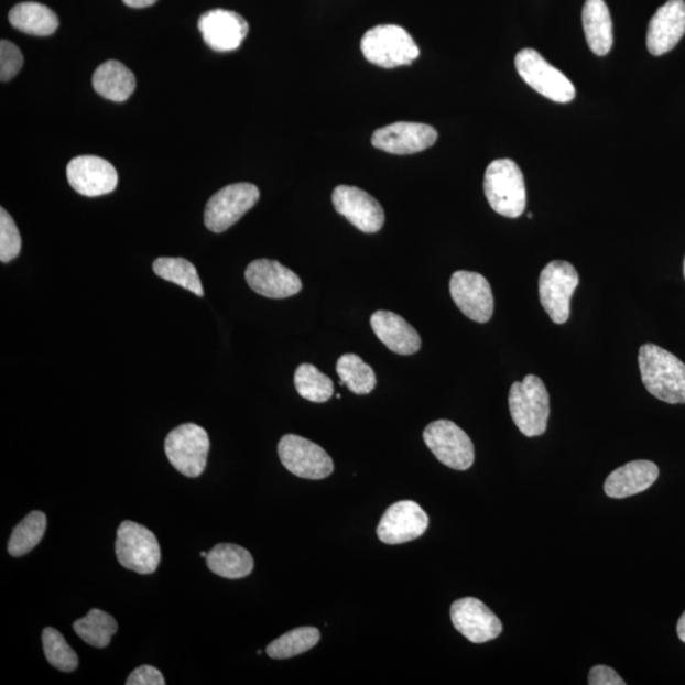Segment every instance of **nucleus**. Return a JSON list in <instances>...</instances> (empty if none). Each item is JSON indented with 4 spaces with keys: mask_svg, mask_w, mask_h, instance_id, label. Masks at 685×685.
Listing matches in <instances>:
<instances>
[{
    "mask_svg": "<svg viewBox=\"0 0 685 685\" xmlns=\"http://www.w3.org/2000/svg\"><path fill=\"white\" fill-rule=\"evenodd\" d=\"M639 366L651 395L667 404H685V365L678 357L648 342L640 348Z\"/></svg>",
    "mask_w": 685,
    "mask_h": 685,
    "instance_id": "nucleus-1",
    "label": "nucleus"
},
{
    "mask_svg": "<svg viewBox=\"0 0 685 685\" xmlns=\"http://www.w3.org/2000/svg\"><path fill=\"white\" fill-rule=\"evenodd\" d=\"M483 192L492 210L509 219L520 217L528 205L523 173L511 159H499L488 166Z\"/></svg>",
    "mask_w": 685,
    "mask_h": 685,
    "instance_id": "nucleus-2",
    "label": "nucleus"
},
{
    "mask_svg": "<svg viewBox=\"0 0 685 685\" xmlns=\"http://www.w3.org/2000/svg\"><path fill=\"white\" fill-rule=\"evenodd\" d=\"M509 411L525 437H539L547 430L550 396L545 383L534 374L514 382L509 391Z\"/></svg>",
    "mask_w": 685,
    "mask_h": 685,
    "instance_id": "nucleus-3",
    "label": "nucleus"
},
{
    "mask_svg": "<svg viewBox=\"0 0 685 685\" xmlns=\"http://www.w3.org/2000/svg\"><path fill=\"white\" fill-rule=\"evenodd\" d=\"M361 50L367 61L387 69L411 65L420 56L411 33L396 24H380L367 31Z\"/></svg>",
    "mask_w": 685,
    "mask_h": 685,
    "instance_id": "nucleus-4",
    "label": "nucleus"
},
{
    "mask_svg": "<svg viewBox=\"0 0 685 685\" xmlns=\"http://www.w3.org/2000/svg\"><path fill=\"white\" fill-rule=\"evenodd\" d=\"M116 556L124 569L153 574L161 564V546L155 534L135 522L124 521L117 531Z\"/></svg>",
    "mask_w": 685,
    "mask_h": 685,
    "instance_id": "nucleus-5",
    "label": "nucleus"
},
{
    "mask_svg": "<svg viewBox=\"0 0 685 685\" xmlns=\"http://www.w3.org/2000/svg\"><path fill=\"white\" fill-rule=\"evenodd\" d=\"M164 448L175 470L187 478H198L206 469L210 438L199 425L182 424L168 434Z\"/></svg>",
    "mask_w": 685,
    "mask_h": 685,
    "instance_id": "nucleus-6",
    "label": "nucleus"
},
{
    "mask_svg": "<svg viewBox=\"0 0 685 685\" xmlns=\"http://www.w3.org/2000/svg\"><path fill=\"white\" fill-rule=\"evenodd\" d=\"M515 68L528 85L557 104H569L576 91L565 74L548 64L536 50L524 48L515 56Z\"/></svg>",
    "mask_w": 685,
    "mask_h": 685,
    "instance_id": "nucleus-7",
    "label": "nucleus"
},
{
    "mask_svg": "<svg viewBox=\"0 0 685 685\" xmlns=\"http://www.w3.org/2000/svg\"><path fill=\"white\" fill-rule=\"evenodd\" d=\"M579 286V274L569 262L554 261L540 275V300L543 308L555 324H564L570 317V301Z\"/></svg>",
    "mask_w": 685,
    "mask_h": 685,
    "instance_id": "nucleus-8",
    "label": "nucleus"
},
{
    "mask_svg": "<svg viewBox=\"0 0 685 685\" xmlns=\"http://www.w3.org/2000/svg\"><path fill=\"white\" fill-rule=\"evenodd\" d=\"M261 192L252 183L224 187L206 205L205 225L213 232H224L255 206Z\"/></svg>",
    "mask_w": 685,
    "mask_h": 685,
    "instance_id": "nucleus-9",
    "label": "nucleus"
},
{
    "mask_svg": "<svg viewBox=\"0 0 685 685\" xmlns=\"http://www.w3.org/2000/svg\"><path fill=\"white\" fill-rule=\"evenodd\" d=\"M423 438L438 461L449 469L465 471L474 465V443L454 422L437 421L431 423L425 428Z\"/></svg>",
    "mask_w": 685,
    "mask_h": 685,
    "instance_id": "nucleus-10",
    "label": "nucleus"
},
{
    "mask_svg": "<svg viewBox=\"0 0 685 685\" xmlns=\"http://www.w3.org/2000/svg\"><path fill=\"white\" fill-rule=\"evenodd\" d=\"M279 455L282 465L301 479L323 480L334 471V463L327 450L296 434L282 437Z\"/></svg>",
    "mask_w": 685,
    "mask_h": 685,
    "instance_id": "nucleus-11",
    "label": "nucleus"
},
{
    "mask_svg": "<svg viewBox=\"0 0 685 685\" xmlns=\"http://www.w3.org/2000/svg\"><path fill=\"white\" fill-rule=\"evenodd\" d=\"M450 296L461 313L476 323H488L494 313V296L483 275L457 271L449 282Z\"/></svg>",
    "mask_w": 685,
    "mask_h": 685,
    "instance_id": "nucleus-12",
    "label": "nucleus"
},
{
    "mask_svg": "<svg viewBox=\"0 0 685 685\" xmlns=\"http://www.w3.org/2000/svg\"><path fill=\"white\" fill-rule=\"evenodd\" d=\"M69 185L79 195L99 197L111 194L119 185V174L106 159L81 155L72 159L66 168Z\"/></svg>",
    "mask_w": 685,
    "mask_h": 685,
    "instance_id": "nucleus-13",
    "label": "nucleus"
},
{
    "mask_svg": "<svg viewBox=\"0 0 685 685\" xmlns=\"http://www.w3.org/2000/svg\"><path fill=\"white\" fill-rule=\"evenodd\" d=\"M428 514L413 500L398 501L382 515L378 536L388 545H400L420 539L427 531Z\"/></svg>",
    "mask_w": 685,
    "mask_h": 685,
    "instance_id": "nucleus-14",
    "label": "nucleus"
},
{
    "mask_svg": "<svg viewBox=\"0 0 685 685\" xmlns=\"http://www.w3.org/2000/svg\"><path fill=\"white\" fill-rule=\"evenodd\" d=\"M331 199L337 213L362 232H378L385 224V213L379 200L361 188L338 186Z\"/></svg>",
    "mask_w": 685,
    "mask_h": 685,
    "instance_id": "nucleus-15",
    "label": "nucleus"
},
{
    "mask_svg": "<svg viewBox=\"0 0 685 685\" xmlns=\"http://www.w3.org/2000/svg\"><path fill=\"white\" fill-rule=\"evenodd\" d=\"M438 132L430 124L396 122L376 130L372 145L390 154L409 155L421 153L436 144Z\"/></svg>",
    "mask_w": 685,
    "mask_h": 685,
    "instance_id": "nucleus-16",
    "label": "nucleus"
},
{
    "mask_svg": "<svg viewBox=\"0 0 685 685\" xmlns=\"http://www.w3.org/2000/svg\"><path fill=\"white\" fill-rule=\"evenodd\" d=\"M455 629L474 643L494 640L503 631L499 618L481 600L463 598L450 607Z\"/></svg>",
    "mask_w": 685,
    "mask_h": 685,
    "instance_id": "nucleus-17",
    "label": "nucleus"
},
{
    "mask_svg": "<svg viewBox=\"0 0 685 685\" xmlns=\"http://www.w3.org/2000/svg\"><path fill=\"white\" fill-rule=\"evenodd\" d=\"M246 280L258 295L269 298H287L303 290V282L295 272L270 259H257L250 263Z\"/></svg>",
    "mask_w": 685,
    "mask_h": 685,
    "instance_id": "nucleus-18",
    "label": "nucleus"
},
{
    "mask_svg": "<svg viewBox=\"0 0 685 685\" xmlns=\"http://www.w3.org/2000/svg\"><path fill=\"white\" fill-rule=\"evenodd\" d=\"M198 30L214 52L229 53L243 43L249 32V24L237 12L214 10L200 15Z\"/></svg>",
    "mask_w": 685,
    "mask_h": 685,
    "instance_id": "nucleus-19",
    "label": "nucleus"
},
{
    "mask_svg": "<svg viewBox=\"0 0 685 685\" xmlns=\"http://www.w3.org/2000/svg\"><path fill=\"white\" fill-rule=\"evenodd\" d=\"M685 33V2L670 0L660 7L649 23L648 50L650 54L662 56L678 45Z\"/></svg>",
    "mask_w": 685,
    "mask_h": 685,
    "instance_id": "nucleus-20",
    "label": "nucleus"
},
{
    "mask_svg": "<svg viewBox=\"0 0 685 685\" xmlns=\"http://www.w3.org/2000/svg\"><path fill=\"white\" fill-rule=\"evenodd\" d=\"M371 327L376 337L396 355L412 356L422 347L420 334L395 313L376 312L371 316Z\"/></svg>",
    "mask_w": 685,
    "mask_h": 685,
    "instance_id": "nucleus-21",
    "label": "nucleus"
},
{
    "mask_svg": "<svg viewBox=\"0 0 685 685\" xmlns=\"http://www.w3.org/2000/svg\"><path fill=\"white\" fill-rule=\"evenodd\" d=\"M659 478V467L646 459H639L618 467L608 476L605 491L609 498L623 499L648 490Z\"/></svg>",
    "mask_w": 685,
    "mask_h": 685,
    "instance_id": "nucleus-22",
    "label": "nucleus"
},
{
    "mask_svg": "<svg viewBox=\"0 0 685 685\" xmlns=\"http://www.w3.org/2000/svg\"><path fill=\"white\" fill-rule=\"evenodd\" d=\"M583 28L592 53L605 56L611 52L612 19L605 0H587L583 8Z\"/></svg>",
    "mask_w": 685,
    "mask_h": 685,
    "instance_id": "nucleus-23",
    "label": "nucleus"
},
{
    "mask_svg": "<svg viewBox=\"0 0 685 685\" xmlns=\"http://www.w3.org/2000/svg\"><path fill=\"white\" fill-rule=\"evenodd\" d=\"M94 88L106 99L124 102L137 88L135 75L122 63L108 61L95 72Z\"/></svg>",
    "mask_w": 685,
    "mask_h": 685,
    "instance_id": "nucleus-24",
    "label": "nucleus"
},
{
    "mask_svg": "<svg viewBox=\"0 0 685 685\" xmlns=\"http://www.w3.org/2000/svg\"><path fill=\"white\" fill-rule=\"evenodd\" d=\"M206 559L208 569L227 579H243L254 567V559L249 551L232 543L216 545Z\"/></svg>",
    "mask_w": 685,
    "mask_h": 685,
    "instance_id": "nucleus-25",
    "label": "nucleus"
},
{
    "mask_svg": "<svg viewBox=\"0 0 685 685\" xmlns=\"http://www.w3.org/2000/svg\"><path fill=\"white\" fill-rule=\"evenodd\" d=\"M8 20L15 30L32 36H50L58 28L56 13L36 2L17 4L12 8Z\"/></svg>",
    "mask_w": 685,
    "mask_h": 685,
    "instance_id": "nucleus-26",
    "label": "nucleus"
},
{
    "mask_svg": "<svg viewBox=\"0 0 685 685\" xmlns=\"http://www.w3.org/2000/svg\"><path fill=\"white\" fill-rule=\"evenodd\" d=\"M119 630L115 618L100 609H91L86 616L74 623V631L88 645L104 649L110 645L113 634Z\"/></svg>",
    "mask_w": 685,
    "mask_h": 685,
    "instance_id": "nucleus-27",
    "label": "nucleus"
},
{
    "mask_svg": "<svg viewBox=\"0 0 685 685\" xmlns=\"http://www.w3.org/2000/svg\"><path fill=\"white\" fill-rule=\"evenodd\" d=\"M337 373L341 381L340 385H346L356 395L370 394L378 383L372 367L354 354H347L338 359Z\"/></svg>",
    "mask_w": 685,
    "mask_h": 685,
    "instance_id": "nucleus-28",
    "label": "nucleus"
},
{
    "mask_svg": "<svg viewBox=\"0 0 685 685\" xmlns=\"http://www.w3.org/2000/svg\"><path fill=\"white\" fill-rule=\"evenodd\" d=\"M157 278L175 283L192 294L204 296L203 283L198 278L196 267L183 258H157L153 264Z\"/></svg>",
    "mask_w": 685,
    "mask_h": 685,
    "instance_id": "nucleus-29",
    "label": "nucleus"
},
{
    "mask_svg": "<svg viewBox=\"0 0 685 685\" xmlns=\"http://www.w3.org/2000/svg\"><path fill=\"white\" fill-rule=\"evenodd\" d=\"M47 520L43 512H31L17 525L8 542V553L13 557H21L35 548L46 532Z\"/></svg>",
    "mask_w": 685,
    "mask_h": 685,
    "instance_id": "nucleus-30",
    "label": "nucleus"
},
{
    "mask_svg": "<svg viewBox=\"0 0 685 685\" xmlns=\"http://www.w3.org/2000/svg\"><path fill=\"white\" fill-rule=\"evenodd\" d=\"M320 641V631L315 628L292 630L267 646V655L272 659H290L312 650Z\"/></svg>",
    "mask_w": 685,
    "mask_h": 685,
    "instance_id": "nucleus-31",
    "label": "nucleus"
},
{
    "mask_svg": "<svg viewBox=\"0 0 685 685\" xmlns=\"http://www.w3.org/2000/svg\"><path fill=\"white\" fill-rule=\"evenodd\" d=\"M294 381L300 396L312 403H327L334 395L333 381L313 365L298 366Z\"/></svg>",
    "mask_w": 685,
    "mask_h": 685,
    "instance_id": "nucleus-32",
    "label": "nucleus"
},
{
    "mask_svg": "<svg viewBox=\"0 0 685 685\" xmlns=\"http://www.w3.org/2000/svg\"><path fill=\"white\" fill-rule=\"evenodd\" d=\"M44 653L47 662L57 671L72 673L77 671L79 659L63 634L55 629L47 628L43 632Z\"/></svg>",
    "mask_w": 685,
    "mask_h": 685,
    "instance_id": "nucleus-33",
    "label": "nucleus"
},
{
    "mask_svg": "<svg viewBox=\"0 0 685 685\" xmlns=\"http://www.w3.org/2000/svg\"><path fill=\"white\" fill-rule=\"evenodd\" d=\"M22 239L12 216L4 208L0 210V261L8 263L19 257Z\"/></svg>",
    "mask_w": 685,
    "mask_h": 685,
    "instance_id": "nucleus-34",
    "label": "nucleus"
},
{
    "mask_svg": "<svg viewBox=\"0 0 685 685\" xmlns=\"http://www.w3.org/2000/svg\"><path fill=\"white\" fill-rule=\"evenodd\" d=\"M23 66V55L19 46L11 41L0 43V79L10 81L20 73Z\"/></svg>",
    "mask_w": 685,
    "mask_h": 685,
    "instance_id": "nucleus-35",
    "label": "nucleus"
},
{
    "mask_svg": "<svg viewBox=\"0 0 685 685\" xmlns=\"http://www.w3.org/2000/svg\"><path fill=\"white\" fill-rule=\"evenodd\" d=\"M128 685H164V676L154 666L143 665L133 671L128 681Z\"/></svg>",
    "mask_w": 685,
    "mask_h": 685,
    "instance_id": "nucleus-36",
    "label": "nucleus"
},
{
    "mask_svg": "<svg viewBox=\"0 0 685 685\" xmlns=\"http://www.w3.org/2000/svg\"><path fill=\"white\" fill-rule=\"evenodd\" d=\"M590 685H624L626 682L618 675L612 667L598 665L592 667L589 673Z\"/></svg>",
    "mask_w": 685,
    "mask_h": 685,
    "instance_id": "nucleus-37",
    "label": "nucleus"
},
{
    "mask_svg": "<svg viewBox=\"0 0 685 685\" xmlns=\"http://www.w3.org/2000/svg\"><path fill=\"white\" fill-rule=\"evenodd\" d=\"M122 2L131 8H146L155 4L157 0H122Z\"/></svg>",
    "mask_w": 685,
    "mask_h": 685,
    "instance_id": "nucleus-38",
    "label": "nucleus"
},
{
    "mask_svg": "<svg viewBox=\"0 0 685 685\" xmlns=\"http://www.w3.org/2000/svg\"><path fill=\"white\" fill-rule=\"evenodd\" d=\"M676 631H678L679 639L685 643V612L681 617V620L678 622V628H676Z\"/></svg>",
    "mask_w": 685,
    "mask_h": 685,
    "instance_id": "nucleus-39",
    "label": "nucleus"
},
{
    "mask_svg": "<svg viewBox=\"0 0 685 685\" xmlns=\"http://www.w3.org/2000/svg\"><path fill=\"white\" fill-rule=\"evenodd\" d=\"M207 555H208V554H207V553H205V551H204V553H200V556H203V557H207Z\"/></svg>",
    "mask_w": 685,
    "mask_h": 685,
    "instance_id": "nucleus-40",
    "label": "nucleus"
},
{
    "mask_svg": "<svg viewBox=\"0 0 685 685\" xmlns=\"http://www.w3.org/2000/svg\"><path fill=\"white\" fill-rule=\"evenodd\" d=\"M684 278H685V259H684Z\"/></svg>",
    "mask_w": 685,
    "mask_h": 685,
    "instance_id": "nucleus-41",
    "label": "nucleus"
}]
</instances>
